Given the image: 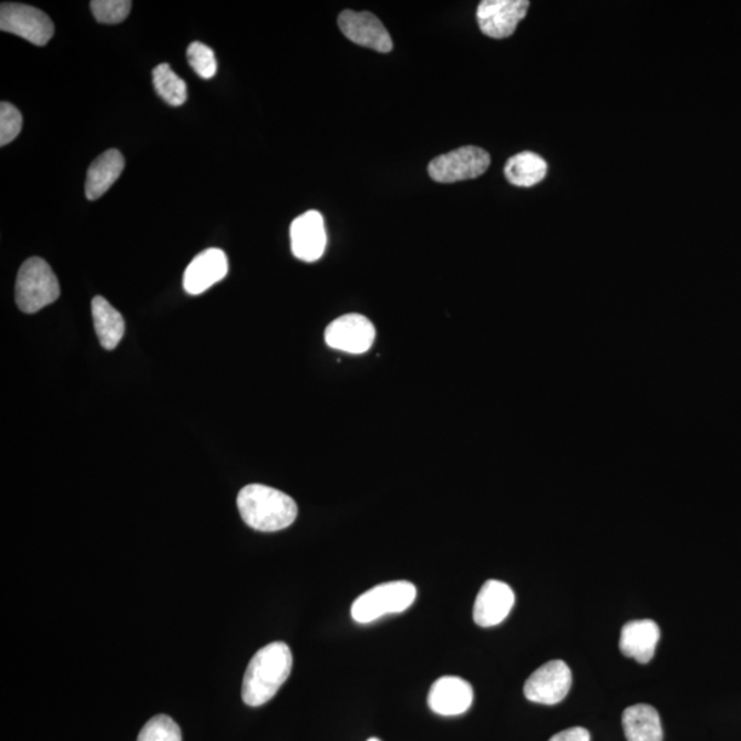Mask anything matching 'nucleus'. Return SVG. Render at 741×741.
Masks as SVG:
<instances>
[{"mask_svg":"<svg viewBox=\"0 0 741 741\" xmlns=\"http://www.w3.org/2000/svg\"><path fill=\"white\" fill-rule=\"evenodd\" d=\"M292 653L286 642L277 641L263 647L247 665L243 683V699L250 708H258L274 699L291 673Z\"/></svg>","mask_w":741,"mask_h":741,"instance_id":"nucleus-1","label":"nucleus"},{"mask_svg":"<svg viewBox=\"0 0 741 741\" xmlns=\"http://www.w3.org/2000/svg\"><path fill=\"white\" fill-rule=\"evenodd\" d=\"M238 510L247 526L258 532H279L295 524V500L274 487L247 485L238 494Z\"/></svg>","mask_w":741,"mask_h":741,"instance_id":"nucleus-2","label":"nucleus"},{"mask_svg":"<svg viewBox=\"0 0 741 741\" xmlns=\"http://www.w3.org/2000/svg\"><path fill=\"white\" fill-rule=\"evenodd\" d=\"M60 295L59 279L43 258L31 257L22 264L16 281V302L22 312H39L59 300Z\"/></svg>","mask_w":741,"mask_h":741,"instance_id":"nucleus-3","label":"nucleus"},{"mask_svg":"<svg viewBox=\"0 0 741 741\" xmlns=\"http://www.w3.org/2000/svg\"><path fill=\"white\" fill-rule=\"evenodd\" d=\"M416 587L410 582L377 585L354 600L352 618L358 624H371L389 614L404 613L416 600Z\"/></svg>","mask_w":741,"mask_h":741,"instance_id":"nucleus-4","label":"nucleus"},{"mask_svg":"<svg viewBox=\"0 0 741 741\" xmlns=\"http://www.w3.org/2000/svg\"><path fill=\"white\" fill-rule=\"evenodd\" d=\"M490 165L491 155L484 148L464 146L432 159L429 175L439 183L471 181L484 175Z\"/></svg>","mask_w":741,"mask_h":741,"instance_id":"nucleus-5","label":"nucleus"},{"mask_svg":"<svg viewBox=\"0 0 741 741\" xmlns=\"http://www.w3.org/2000/svg\"><path fill=\"white\" fill-rule=\"evenodd\" d=\"M0 30L14 33L34 45H45L54 37V24L44 11L21 3H2Z\"/></svg>","mask_w":741,"mask_h":741,"instance_id":"nucleus-6","label":"nucleus"},{"mask_svg":"<svg viewBox=\"0 0 741 741\" xmlns=\"http://www.w3.org/2000/svg\"><path fill=\"white\" fill-rule=\"evenodd\" d=\"M572 670L560 659L550 660L528 677L524 692L533 703L554 706L570 692Z\"/></svg>","mask_w":741,"mask_h":741,"instance_id":"nucleus-7","label":"nucleus"},{"mask_svg":"<svg viewBox=\"0 0 741 741\" xmlns=\"http://www.w3.org/2000/svg\"><path fill=\"white\" fill-rule=\"evenodd\" d=\"M325 340L330 348L342 352L366 353L375 341V327L363 315H343L327 327Z\"/></svg>","mask_w":741,"mask_h":741,"instance_id":"nucleus-8","label":"nucleus"},{"mask_svg":"<svg viewBox=\"0 0 741 741\" xmlns=\"http://www.w3.org/2000/svg\"><path fill=\"white\" fill-rule=\"evenodd\" d=\"M528 6L527 0H484L476 10V20L486 37L505 39L525 19Z\"/></svg>","mask_w":741,"mask_h":741,"instance_id":"nucleus-9","label":"nucleus"},{"mask_svg":"<svg viewBox=\"0 0 741 741\" xmlns=\"http://www.w3.org/2000/svg\"><path fill=\"white\" fill-rule=\"evenodd\" d=\"M342 33L350 42L363 48L378 51V53H390L393 50V40L377 16L369 11H342L338 19Z\"/></svg>","mask_w":741,"mask_h":741,"instance_id":"nucleus-10","label":"nucleus"},{"mask_svg":"<svg viewBox=\"0 0 741 741\" xmlns=\"http://www.w3.org/2000/svg\"><path fill=\"white\" fill-rule=\"evenodd\" d=\"M291 251L298 260L318 261L325 255L327 233L325 218L318 210L298 216L290 226Z\"/></svg>","mask_w":741,"mask_h":741,"instance_id":"nucleus-11","label":"nucleus"},{"mask_svg":"<svg viewBox=\"0 0 741 741\" xmlns=\"http://www.w3.org/2000/svg\"><path fill=\"white\" fill-rule=\"evenodd\" d=\"M515 605V594L508 584L490 579L476 596L473 617L481 628H492L510 616Z\"/></svg>","mask_w":741,"mask_h":741,"instance_id":"nucleus-12","label":"nucleus"},{"mask_svg":"<svg viewBox=\"0 0 741 741\" xmlns=\"http://www.w3.org/2000/svg\"><path fill=\"white\" fill-rule=\"evenodd\" d=\"M474 700L473 687L461 677L445 676L430 688L428 703L435 714L455 717L464 714Z\"/></svg>","mask_w":741,"mask_h":741,"instance_id":"nucleus-13","label":"nucleus"},{"mask_svg":"<svg viewBox=\"0 0 741 741\" xmlns=\"http://www.w3.org/2000/svg\"><path fill=\"white\" fill-rule=\"evenodd\" d=\"M228 274V258L220 249H212L199 253L193 258L185 272L183 286L188 295H203L212 286L226 278Z\"/></svg>","mask_w":741,"mask_h":741,"instance_id":"nucleus-14","label":"nucleus"},{"mask_svg":"<svg viewBox=\"0 0 741 741\" xmlns=\"http://www.w3.org/2000/svg\"><path fill=\"white\" fill-rule=\"evenodd\" d=\"M660 639V629L651 619L631 620L620 631L619 648L625 657L646 665L651 662Z\"/></svg>","mask_w":741,"mask_h":741,"instance_id":"nucleus-15","label":"nucleus"},{"mask_svg":"<svg viewBox=\"0 0 741 741\" xmlns=\"http://www.w3.org/2000/svg\"><path fill=\"white\" fill-rule=\"evenodd\" d=\"M124 166L125 159L123 154L116 151V148H111V151L101 154L100 157L94 159V163L90 165L88 179H85V195H88V198L95 200L107 193V189L123 174Z\"/></svg>","mask_w":741,"mask_h":741,"instance_id":"nucleus-16","label":"nucleus"},{"mask_svg":"<svg viewBox=\"0 0 741 741\" xmlns=\"http://www.w3.org/2000/svg\"><path fill=\"white\" fill-rule=\"evenodd\" d=\"M622 725L628 741H663L662 722L652 706H630L624 711Z\"/></svg>","mask_w":741,"mask_h":741,"instance_id":"nucleus-17","label":"nucleus"},{"mask_svg":"<svg viewBox=\"0 0 741 741\" xmlns=\"http://www.w3.org/2000/svg\"><path fill=\"white\" fill-rule=\"evenodd\" d=\"M91 312H93L95 331L102 347L107 350L116 349L125 332L122 313L101 296L95 297L91 302Z\"/></svg>","mask_w":741,"mask_h":741,"instance_id":"nucleus-18","label":"nucleus"},{"mask_svg":"<svg viewBox=\"0 0 741 741\" xmlns=\"http://www.w3.org/2000/svg\"><path fill=\"white\" fill-rule=\"evenodd\" d=\"M548 164L542 155L533 152H524L514 155L505 165L504 174L511 185L518 187H533L545 179Z\"/></svg>","mask_w":741,"mask_h":741,"instance_id":"nucleus-19","label":"nucleus"},{"mask_svg":"<svg viewBox=\"0 0 741 741\" xmlns=\"http://www.w3.org/2000/svg\"><path fill=\"white\" fill-rule=\"evenodd\" d=\"M153 84L157 94L171 106H182L187 101L185 80L177 76L168 63L154 68Z\"/></svg>","mask_w":741,"mask_h":741,"instance_id":"nucleus-20","label":"nucleus"},{"mask_svg":"<svg viewBox=\"0 0 741 741\" xmlns=\"http://www.w3.org/2000/svg\"><path fill=\"white\" fill-rule=\"evenodd\" d=\"M136 741H183L179 725L171 717L159 714L143 727Z\"/></svg>","mask_w":741,"mask_h":741,"instance_id":"nucleus-21","label":"nucleus"},{"mask_svg":"<svg viewBox=\"0 0 741 741\" xmlns=\"http://www.w3.org/2000/svg\"><path fill=\"white\" fill-rule=\"evenodd\" d=\"M187 60L195 73L199 78L209 80L217 72V61L214 50L200 42H194L188 45Z\"/></svg>","mask_w":741,"mask_h":741,"instance_id":"nucleus-22","label":"nucleus"},{"mask_svg":"<svg viewBox=\"0 0 741 741\" xmlns=\"http://www.w3.org/2000/svg\"><path fill=\"white\" fill-rule=\"evenodd\" d=\"M91 10L101 24H120L128 17L132 2L130 0H93Z\"/></svg>","mask_w":741,"mask_h":741,"instance_id":"nucleus-23","label":"nucleus"},{"mask_svg":"<svg viewBox=\"0 0 741 741\" xmlns=\"http://www.w3.org/2000/svg\"><path fill=\"white\" fill-rule=\"evenodd\" d=\"M22 128V114L16 106L9 102H2L0 105V146L9 145Z\"/></svg>","mask_w":741,"mask_h":741,"instance_id":"nucleus-24","label":"nucleus"},{"mask_svg":"<svg viewBox=\"0 0 741 741\" xmlns=\"http://www.w3.org/2000/svg\"><path fill=\"white\" fill-rule=\"evenodd\" d=\"M548 741H590V734L585 728L574 727L556 733Z\"/></svg>","mask_w":741,"mask_h":741,"instance_id":"nucleus-25","label":"nucleus"},{"mask_svg":"<svg viewBox=\"0 0 741 741\" xmlns=\"http://www.w3.org/2000/svg\"><path fill=\"white\" fill-rule=\"evenodd\" d=\"M367 741H381V740H379V739H375V738H372V739H370V740H367Z\"/></svg>","mask_w":741,"mask_h":741,"instance_id":"nucleus-26","label":"nucleus"}]
</instances>
